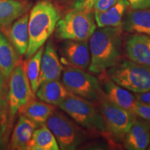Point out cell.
Returning <instances> with one entry per match:
<instances>
[{
  "label": "cell",
  "mask_w": 150,
  "mask_h": 150,
  "mask_svg": "<svg viewBox=\"0 0 150 150\" xmlns=\"http://www.w3.org/2000/svg\"><path fill=\"white\" fill-rule=\"evenodd\" d=\"M122 31L121 26L95 29L88 39L90 72L99 74L118 63L122 55Z\"/></svg>",
  "instance_id": "cell-1"
},
{
  "label": "cell",
  "mask_w": 150,
  "mask_h": 150,
  "mask_svg": "<svg viewBox=\"0 0 150 150\" xmlns=\"http://www.w3.org/2000/svg\"><path fill=\"white\" fill-rule=\"evenodd\" d=\"M61 18L59 9L49 0H40L31 8L29 14V46L25 56H32L42 47L55 31Z\"/></svg>",
  "instance_id": "cell-2"
},
{
  "label": "cell",
  "mask_w": 150,
  "mask_h": 150,
  "mask_svg": "<svg viewBox=\"0 0 150 150\" xmlns=\"http://www.w3.org/2000/svg\"><path fill=\"white\" fill-rule=\"evenodd\" d=\"M58 107L86 130L98 134L106 130L100 110L88 99L70 93Z\"/></svg>",
  "instance_id": "cell-3"
},
{
  "label": "cell",
  "mask_w": 150,
  "mask_h": 150,
  "mask_svg": "<svg viewBox=\"0 0 150 150\" xmlns=\"http://www.w3.org/2000/svg\"><path fill=\"white\" fill-rule=\"evenodd\" d=\"M93 11L73 8L60 18L55 29V35L60 40H88L96 29Z\"/></svg>",
  "instance_id": "cell-4"
},
{
  "label": "cell",
  "mask_w": 150,
  "mask_h": 150,
  "mask_svg": "<svg viewBox=\"0 0 150 150\" xmlns=\"http://www.w3.org/2000/svg\"><path fill=\"white\" fill-rule=\"evenodd\" d=\"M107 74L118 85L134 93L150 91V67L124 61L108 69Z\"/></svg>",
  "instance_id": "cell-5"
},
{
  "label": "cell",
  "mask_w": 150,
  "mask_h": 150,
  "mask_svg": "<svg viewBox=\"0 0 150 150\" xmlns=\"http://www.w3.org/2000/svg\"><path fill=\"white\" fill-rule=\"evenodd\" d=\"M45 125L55 136L62 150L76 149L87 138L81 127L59 110H54Z\"/></svg>",
  "instance_id": "cell-6"
},
{
  "label": "cell",
  "mask_w": 150,
  "mask_h": 150,
  "mask_svg": "<svg viewBox=\"0 0 150 150\" xmlns=\"http://www.w3.org/2000/svg\"><path fill=\"white\" fill-rule=\"evenodd\" d=\"M62 83L71 93L92 102H99L103 93L101 84L95 76L70 65L63 67Z\"/></svg>",
  "instance_id": "cell-7"
},
{
  "label": "cell",
  "mask_w": 150,
  "mask_h": 150,
  "mask_svg": "<svg viewBox=\"0 0 150 150\" xmlns=\"http://www.w3.org/2000/svg\"><path fill=\"white\" fill-rule=\"evenodd\" d=\"M101 113L106 125V130L117 140H123L130 129L137 115L135 112L120 107L110 102L103 92L99 101Z\"/></svg>",
  "instance_id": "cell-8"
},
{
  "label": "cell",
  "mask_w": 150,
  "mask_h": 150,
  "mask_svg": "<svg viewBox=\"0 0 150 150\" xmlns=\"http://www.w3.org/2000/svg\"><path fill=\"white\" fill-rule=\"evenodd\" d=\"M34 94L27 74L26 61L19 60L9 81L8 103L11 116L16 115L20 108L35 99Z\"/></svg>",
  "instance_id": "cell-9"
},
{
  "label": "cell",
  "mask_w": 150,
  "mask_h": 150,
  "mask_svg": "<svg viewBox=\"0 0 150 150\" xmlns=\"http://www.w3.org/2000/svg\"><path fill=\"white\" fill-rule=\"evenodd\" d=\"M65 60L72 66L86 70L91 64V52L88 40H65L62 45Z\"/></svg>",
  "instance_id": "cell-10"
},
{
  "label": "cell",
  "mask_w": 150,
  "mask_h": 150,
  "mask_svg": "<svg viewBox=\"0 0 150 150\" xmlns=\"http://www.w3.org/2000/svg\"><path fill=\"white\" fill-rule=\"evenodd\" d=\"M102 88L108 100L120 107L134 112L136 95L114 82L108 74L102 79Z\"/></svg>",
  "instance_id": "cell-11"
},
{
  "label": "cell",
  "mask_w": 150,
  "mask_h": 150,
  "mask_svg": "<svg viewBox=\"0 0 150 150\" xmlns=\"http://www.w3.org/2000/svg\"><path fill=\"white\" fill-rule=\"evenodd\" d=\"M63 70V65L55 48L51 41H49L45 47L42 56L39 86L46 81L59 80Z\"/></svg>",
  "instance_id": "cell-12"
},
{
  "label": "cell",
  "mask_w": 150,
  "mask_h": 150,
  "mask_svg": "<svg viewBox=\"0 0 150 150\" xmlns=\"http://www.w3.org/2000/svg\"><path fill=\"white\" fill-rule=\"evenodd\" d=\"M125 51L130 61L150 67V37L134 33L125 42Z\"/></svg>",
  "instance_id": "cell-13"
},
{
  "label": "cell",
  "mask_w": 150,
  "mask_h": 150,
  "mask_svg": "<svg viewBox=\"0 0 150 150\" xmlns=\"http://www.w3.org/2000/svg\"><path fill=\"white\" fill-rule=\"evenodd\" d=\"M31 6L32 3L29 0H0V29L10 27Z\"/></svg>",
  "instance_id": "cell-14"
},
{
  "label": "cell",
  "mask_w": 150,
  "mask_h": 150,
  "mask_svg": "<svg viewBox=\"0 0 150 150\" xmlns=\"http://www.w3.org/2000/svg\"><path fill=\"white\" fill-rule=\"evenodd\" d=\"M38 125L34 122L20 114L18 120L10 137L7 149L26 150V146L31 139L33 131Z\"/></svg>",
  "instance_id": "cell-15"
},
{
  "label": "cell",
  "mask_w": 150,
  "mask_h": 150,
  "mask_svg": "<svg viewBox=\"0 0 150 150\" xmlns=\"http://www.w3.org/2000/svg\"><path fill=\"white\" fill-rule=\"evenodd\" d=\"M29 14L25 13L19 18L6 30V36L12 43L20 56L24 55L29 46Z\"/></svg>",
  "instance_id": "cell-16"
},
{
  "label": "cell",
  "mask_w": 150,
  "mask_h": 150,
  "mask_svg": "<svg viewBox=\"0 0 150 150\" xmlns=\"http://www.w3.org/2000/svg\"><path fill=\"white\" fill-rule=\"evenodd\" d=\"M121 27L127 32L150 37V8L131 9L125 15Z\"/></svg>",
  "instance_id": "cell-17"
},
{
  "label": "cell",
  "mask_w": 150,
  "mask_h": 150,
  "mask_svg": "<svg viewBox=\"0 0 150 150\" xmlns=\"http://www.w3.org/2000/svg\"><path fill=\"white\" fill-rule=\"evenodd\" d=\"M123 140L125 149L128 150L147 149L150 144V127L145 122L136 120Z\"/></svg>",
  "instance_id": "cell-18"
},
{
  "label": "cell",
  "mask_w": 150,
  "mask_h": 150,
  "mask_svg": "<svg viewBox=\"0 0 150 150\" xmlns=\"http://www.w3.org/2000/svg\"><path fill=\"white\" fill-rule=\"evenodd\" d=\"M70 94L59 80L44 81L39 86L35 95L40 101L58 106Z\"/></svg>",
  "instance_id": "cell-19"
},
{
  "label": "cell",
  "mask_w": 150,
  "mask_h": 150,
  "mask_svg": "<svg viewBox=\"0 0 150 150\" xmlns=\"http://www.w3.org/2000/svg\"><path fill=\"white\" fill-rule=\"evenodd\" d=\"M129 4L127 0H122L103 12H94L95 20L98 27L122 26L125 13Z\"/></svg>",
  "instance_id": "cell-20"
},
{
  "label": "cell",
  "mask_w": 150,
  "mask_h": 150,
  "mask_svg": "<svg viewBox=\"0 0 150 150\" xmlns=\"http://www.w3.org/2000/svg\"><path fill=\"white\" fill-rule=\"evenodd\" d=\"M59 145L55 136L47 126L40 125L33 131L26 150H59Z\"/></svg>",
  "instance_id": "cell-21"
},
{
  "label": "cell",
  "mask_w": 150,
  "mask_h": 150,
  "mask_svg": "<svg viewBox=\"0 0 150 150\" xmlns=\"http://www.w3.org/2000/svg\"><path fill=\"white\" fill-rule=\"evenodd\" d=\"M18 54L8 37L0 31V72L5 78L10 77L18 63Z\"/></svg>",
  "instance_id": "cell-22"
},
{
  "label": "cell",
  "mask_w": 150,
  "mask_h": 150,
  "mask_svg": "<svg viewBox=\"0 0 150 150\" xmlns=\"http://www.w3.org/2000/svg\"><path fill=\"white\" fill-rule=\"evenodd\" d=\"M55 109L54 105L33 99L20 108L18 112L25 115L40 126L46 123Z\"/></svg>",
  "instance_id": "cell-23"
},
{
  "label": "cell",
  "mask_w": 150,
  "mask_h": 150,
  "mask_svg": "<svg viewBox=\"0 0 150 150\" xmlns=\"http://www.w3.org/2000/svg\"><path fill=\"white\" fill-rule=\"evenodd\" d=\"M44 47L39 49L32 56L26 61V71L29 79L31 89L35 94L39 86V77L40 73V65Z\"/></svg>",
  "instance_id": "cell-24"
},
{
  "label": "cell",
  "mask_w": 150,
  "mask_h": 150,
  "mask_svg": "<svg viewBox=\"0 0 150 150\" xmlns=\"http://www.w3.org/2000/svg\"><path fill=\"white\" fill-rule=\"evenodd\" d=\"M11 117L9 108L0 110V149H6L8 147Z\"/></svg>",
  "instance_id": "cell-25"
},
{
  "label": "cell",
  "mask_w": 150,
  "mask_h": 150,
  "mask_svg": "<svg viewBox=\"0 0 150 150\" xmlns=\"http://www.w3.org/2000/svg\"><path fill=\"white\" fill-rule=\"evenodd\" d=\"M134 112L142 119L150 121V104H142L137 101L135 104Z\"/></svg>",
  "instance_id": "cell-26"
},
{
  "label": "cell",
  "mask_w": 150,
  "mask_h": 150,
  "mask_svg": "<svg viewBox=\"0 0 150 150\" xmlns=\"http://www.w3.org/2000/svg\"><path fill=\"white\" fill-rule=\"evenodd\" d=\"M122 0H97L93 6L94 12H103Z\"/></svg>",
  "instance_id": "cell-27"
},
{
  "label": "cell",
  "mask_w": 150,
  "mask_h": 150,
  "mask_svg": "<svg viewBox=\"0 0 150 150\" xmlns=\"http://www.w3.org/2000/svg\"><path fill=\"white\" fill-rule=\"evenodd\" d=\"M97 0H75L73 2V8L78 10L93 11V6Z\"/></svg>",
  "instance_id": "cell-28"
},
{
  "label": "cell",
  "mask_w": 150,
  "mask_h": 150,
  "mask_svg": "<svg viewBox=\"0 0 150 150\" xmlns=\"http://www.w3.org/2000/svg\"><path fill=\"white\" fill-rule=\"evenodd\" d=\"M131 9L138 10L150 8V0H127Z\"/></svg>",
  "instance_id": "cell-29"
},
{
  "label": "cell",
  "mask_w": 150,
  "mask_h": 150,
  "mask_svg": "<svg viewBox=\"0 0 150 150\" xmlns=\"http://www.w3.org/2000/svg\"><path fill=\"white\" fill-rule=\"evenodd\" d=\"M136 100L142 104H150V91L141 93H135Z\"/></svg>",
  "instance_id": "cell-30"
},
{
  "label": "cell",
  "mask_w": 150,
  "mask_h": 150,
  "mask_svg": "<svg viewBox=\"0 0 150 150\" xmlns=\"http://www.w3.org/2000/svg\"><path fill=\"white\" fill-rule=\"evenodd\" d=\"M5 91L0 92V110L4 109V108H8V96L6 95Z\"/></svg>",
  "instance_id": "cell-31"
},
{
  "label": "cell",
  "mask_w": 150,
  "mask_h": 150,
  "mask_svg": "<svg viewBox=\"0 0 150 150\" xmlns=\"http://www.w3.org/2000/svg\"><path fill=\"white\" fill-rule=\"evenodd\" d=\"M4 76L0 72V92L4 91Z\"/></svg>",
  "instance_id": "cell-32"
},
{
  "label": "cell",
  "mask_w": 150,
  "mask_h": 150,
  "mask_svg": "<svg viewBox=\"0 0 150 150\" xmlns=\"http://www.w3.org/2000/svg\"><path fill=\"white\" fill-rule=\"evenodd\" d=\"M56 1H59V2L61 4H67L70 2H74L75 0H56Z\"/></svg>",
  "instance_id": "cell-33"
},
{
  "label": "cell",
  "mask_w": 150,
  "mask_h": 150,
  "mask_svg": "<svg viewBox=\"0 0 150 150\" xmlns=\"http://www.w3.org/2000/svg\"><path fill=\"white\" fill-rule=\"evenodd\" d=\"M147 149H149V150H150V144H149V146H148Z\"/></svg>",
  "instance_id": "cell-34"
}]
</instances>
